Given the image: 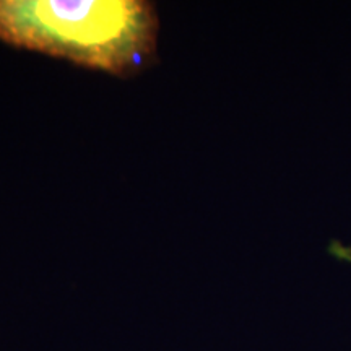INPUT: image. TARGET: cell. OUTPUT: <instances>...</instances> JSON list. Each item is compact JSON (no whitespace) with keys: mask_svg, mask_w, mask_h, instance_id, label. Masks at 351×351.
I'll return each instance as SVG.
<instances>
[{"mask_svg":"<svg viewBox=\"0 0 351 351\" xmlns=\"http://www.w3.org/2000/svg\"><path fill=\"white\" fill-rule=\"evenodd\" d=\"M156 19L137 0H0V38L20 47L125 72L155 44Z\"/></svg>","mask_w":351,"mask_h":351,"instance_id":"obj_1","label":"cell"}]
</instances>
